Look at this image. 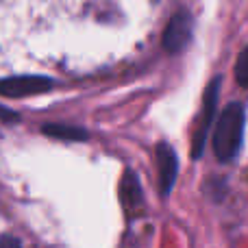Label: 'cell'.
I'll use <instances>...</instances> for the list:
<instances>
[{"instance_id":"cell-1","label":"cell","mask_w":248,"mask_h":248,"mask_svg":"<svg viewBox=\"0 0 248 248\" xmlns=\"http://www.w3.org/2000/svg\"><path fill=\"white\" fill-rule=\"evenodd\" d=\"M242 135H244V109L240 103L229 105L222 111L216 126L214 135V153L220 161H229L235 157L237 148L242 144Z\"/></svg>"},{"instance_id":"cell-7","label":"cell","mask_w":248,"mask_h":248,"mask_svg":"<svg viewBox=\"0 0 248 248\" xmlns=\"http://www.w3.org/2000/svg\"><path fill=\"white\" fill-rule=\"evenodd\" d=\"M235 78L242 87H248V48L242 50L240 59L235 63Z\"/></svg>"},{"instance_id":"cell-6","label":"cell","mask_w":248,"mask_h":248,"mask_svg":"<svg viewBox=\"0 0 248 248\" xmlns=\"http://www.w3.org/2000/svg\"><path fill=\"white\" fill-rule=\"evenodd\" d=\"M44 133L57 135V137H70V140H83V137H85V131L74 128V126H63V124H46Z\"/></svg>"},{"instance_id":"cell-3","label":"cell","mask_w":248,"mask_h":248,"mask_svg":"<svg viewBox=\"0 0 248 248\" xmlns=\"http://www.w3.org/2000/svg\"><path fill=\"white\" fill-rule=\"evenodd\" d=\"M50 81L39 77H11L0 85V94L7 96H20V94H33L39 90H48Z\"/></svg>"},{"instance_id":"cell-5","label":"cell","mask_w":248,"mask_h":248,"mask_svg":"<svg viewBox=\"0 0 248 248\" xmlns=\"http://www.w3.org/2000/svg\"><path fill=\"white\" fill-rule=\"evenodd\" d=\"M218 87H220V78H216L214 83L209 85L207 90V98H205V111H202V122H201V128H198V135L194 140V157H198L205 146V137H207V131H209V122H211V116H214V107H216V98H218Z\"/></svg>"},{"instance_id":"cell-2","label":"cell","mask_w":248,"mask_h":248,"mask_svg":"<svg viewBox=\"0 0 248 248\" xmlns=\"http://www.w3.org/2000/svg\"><path fill=\"white\" fill-rule=\"evenodd\" d=\"M189 35H192V17L187 11H179L163 33V46L168 52H176L189 42Z\"/></svg>"},{"instance_id":"cell-4","label":"cell","mask_w":248,"mask_h":248,"mask_svg":"<svg viewBox=\"0 0 248 248\" xmlns=\"http://www.w3.org/2000/svg\"><path fill=\"white\" fill-rule=\"evenodd\" d=\"M157 155H159V176H161V192L163 194H170L172 185H174V179H176V155L174 150L170 148L168 144H159L157 148Z\"/></svg>"},{"instance_id":"cell-8","label":"cell","mask_w":248,"mask_h":248,"mask_svg":"<svg viewBox=\"0 0 248 248\" xmlns=\"http://www.w3.org/2000/svg\"><path fill=\"white\" fill-rule=\"evenodd\" d=\"M0 118H9V120H16V113H11V111H4L2 107H0Z\"/></svg>"}]
</instances>
